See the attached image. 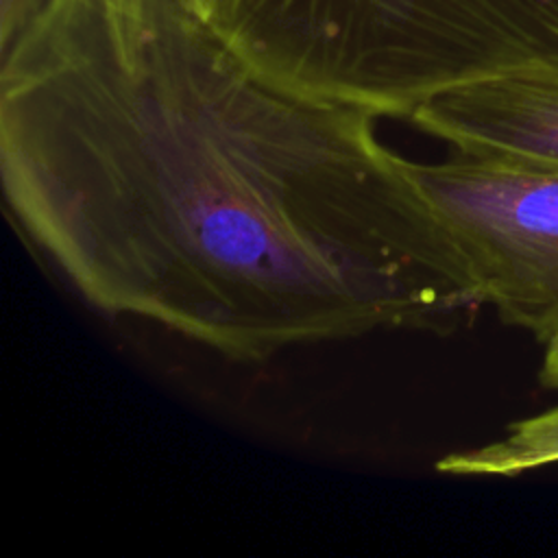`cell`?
I'll list each match as a JSON object with an SVG mask.
<instances>
[{
  "label": "cell",
  "instance_id": "obj_3",
  "mask_svg": "<svg viewBox=\"0 0 558 558\" xmlns=\"http://www.w3.org/2000/svg\"><path fill=\"white\" fill-rule=\"evenodd\" d=\"M405 168L475 303L545 344L558 338V168L462 153Z\"/></svg>",
  "mask_w": 558,
  "mask_h": 558
},
{
  "label": "cell",
  "instance_id": "obj_1",
  "mask_svg": "<svg viewBox=\"0 0 558 558\" xmlns=\"http://www.w3.org/2000/svg\"><path fill=\"white\" fill-rule=\"evenodd\" d=\"M377 116L251 68L185 0H50L0 50V172L94 307L225 357L477 310Z\"/></svg>",
  "mask_w": 558,
  "mask_h": 558
},
{
  "label": "cell",
  "instance_id": "obj_7",
  "mask_svg": "<svg viewBox=\"0 0 558 558\" xmlns=\"http://www.w3.org/2000/svg\"><path fill=\"white\" fill-rule=\"evenodd\" d=\"M541 379L549 388H558V338L547 342L543 366H541Z\"/></svg>",
  "mask_w": 558,
  "mask_h": 558
},
{
  "label": "cell",
  "instance_id": "obj_6",
  "mask_svg": "<svg viewBox=\"0 0 558 558\" xmlns=\"http://www.w3.org/2000/svg\"><path fill=\"white\" fill-rule=\"evenodd\" d=\"M48 2L50 0H0V50L20 37Z\"/></svg>",
  "mask_w": 558,
  "mask_h": 558
},
{
  "label": "cell",
  "instance_id": "obj_2",
  "mask_svg": "<svg viewBox=\"0 0 558 558\" xmlns=\"http://www.w3.org/2000/svg\"><path fill=\"white\" fill-rule=\"evenodd\" d=\"M266 78L377 118L451 87L558 72V0H185Z\"/></svg>",
  "mask_w": 558,
  "mask_h": 558
},
{
  "label": "cell",
  "instance_id": "obj_5",
  "mask_svg": "<svg viewBox=\"0 0 558 558\" xmlns=\"http://www.w3.org/2000/svg\"><path fill=\"white\" fill-rule=\"evenodd\" d=\"M558 462V408L512 423L504 438L449 453L438 471L451 475H519Z\"/></svg>",
  "mask_w": 558,
  "mask_h": 558
},
{
  "label": "cell",
  "instance_id": "obj_4",
  "mask_svg": "<svg viewBox=\"0 0 558 558\" xmlns=\"http://www.w3.org/2000/svg\"><path fill=\"white\" fill-rule=\"evenodd\" d=\"M410 122L462 155L558 168V72H512L451 87Z\"/></svg>",
  "mask_w": 558,
  "mask_h": 558
}]
</instances>
